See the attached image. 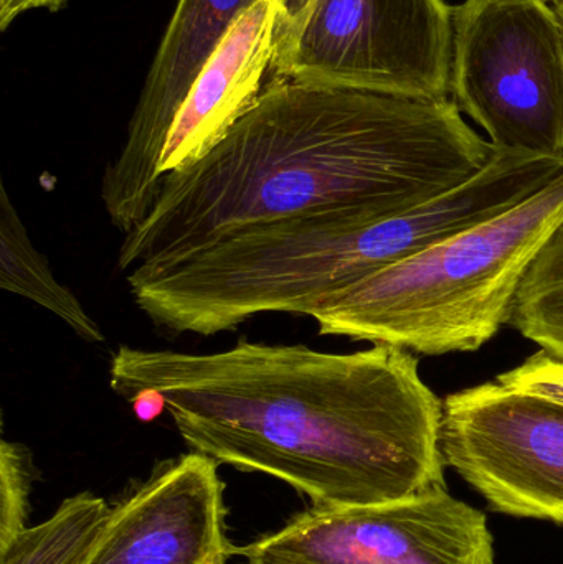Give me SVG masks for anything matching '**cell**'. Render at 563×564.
Masks as SVG:
<instances>
[{"instance_id":"6da1fadb","label":"cell","mask_w":563,"mask_h":564,"mask_svg":"<svg viewBox=\"0 0 563 564\" xmlns=\"http://www.w3.org/2000/svg\"><path fill=\"white\" fill-rule=\"evenodd\" d=\"M109 384L164 398L194 453L283 480L323 509L382 506L446 487L443 401L412 351L327 354L241 340L217 354L122 345Z\"/></svg>"},{"instance_id":"7a4b0ae2","label":"cell","mask_w":563,"mask_h":564,"mask_svg":"<svg viewBox=\"0 0 563 564\" xmlns=\"http://www.w3.org/2000/svg\"><path fill=\"white\" fill-rule=\"evenodd\" d=\"M492 152L452 99L271 83L207 158L165 175L124 235L118 268L128 274L294 215L382 220L465 184Z\"/></svg>"},{"instance_id":"3957f363","label":"cell","mask_w":563,"mask_h":564,"mask_svg":"<svg viewBox=\"0 0 563 564\" xmlns=\"http://www.w3.org/2000/svg\"><path fill=\"white\" fill-rule=\"evenodd\" d=\"M563 225V174L501 215L344 289L313 314L323 335L419 355L468 354L511 318L521 282Z\"/></svg>"},{"instance_id":"277c9868","label":"cell","mask_w":563,"mask_h":564,"mask_svg":"<svg viewBox=\"0 0 563 564\" xmlns=\"http://www.w3.org/2000/svg\"><path fill=\"white\" fill-rule=\"evenodd\" d=\"M549 3L453 7L450 99L495 148L563 155V23Z\"/></svg>"},{"instance_id":"5b68a950","label":"cell","mask_w":563,"mask_h":564,"mask_svg":"<svg viewBox=\"0 0 563 564\" xmlns=\"http://www.w3.org/2000/svg\"><path fill=\"white\" fill-rule=\"evenodd\" d=\"M453 40L445 0H316L274 56L268 85L290 79L442 101L450 99Z\"/></svg>"},{"instance_id":"8992f818","label":"cell","mask_w":563,"mask_h":564,"mask_svg":"<svg viewBox=\"0 0 563 564\" xmlns=\"http://www.w3.org/2000/svg\"><path fill=\"white\" fill-rule=\"evenodd\" d=\"M234 555L247 564H496L485 513L446 487L382 506L313 507Z\"/></svg>"},{"instance_id":"52a82bcc","label":"cell","mask_w":563,"mask_h":564,"mask_svg":"<svg viewBox=\"0 0 563 564\" xmlns=\"http://www.w3.org/2000/svg\"><path fill=\"white\" fill-rule=\"evenodd\" d=\"M442 453L492 510L563 525V404L498 381L443 400Z\"/></svg>"},{"instance_id":"ba28073f","label":"cell","mask_w":563,"mask_h":564,"mask_svg":"<svg viewBox=\"0 0 563 564\" xmlns=\"http://www.w3.org/2000/svg\"><path fill=\"white\" fill-rule=\"evenodd\" d=\"M258 0H178L145 75L126 141L101 178L111 224L128 235L161 191L159 161L192 83L230 26Z\"/></svg>"},{"instance_id":"9c48e42d","label":"cell","mask_w":563,"mask_h":564,"mask_svg":"<svg viewBox=\"0 0 563 564\" xmlns=\"http://www.w3.org/2000/svg\"><path fill=\"white\" fill-rule=\"evenodd\" d=\"M224 494L210 457L165 460L111 509L82 564H227Z\"/></svg>"},{"instance_id":"30bf717a","label":"cell","mask_w":563,"mask_h":564,"mask_svg":"<svg viewBox=\"0 0 563 564\" xmlns=\"http://www.w3.org/2000/svg\"><path fill=\"white\" fill-rule=\"evenodd\" d=\"M277 20V0H258L208 56L169 131L159 161L162 182L207 158L257 106L273 65Z\"/></svg>"},{"instance_id":"8fae6325","label":"cell","mask_w":563,"mask_h":564,"mask_svg":"<svg viewBox=\"0 0 563 564\" xmlns=\"http://www.w3.org/2000/svg\"><path fill=\"white\" fill-rule=\"evenodd\" d=\"M0 288L53 312L85 341L106 340L101 327L78 297L53 276L45 257L33 248L3 182L0 185Z\"/></svg>"},{"instance_id":"7c38bea8","label":"cell","mask_w":563,"mask_h":564,"mask_svg":"<svg viewBox=\"0 0 563 564\" xmlns=\"http://www.w3.org/2000/svg\"><path fill=\"white\" fill-rule=\"evenodd\" d=\"M109 512L101 497L78 494L65 500L46 522L25 527L0 550V564H82Z\"/></svg>"},{"instance_id":"4fadbf2b","label":"cell","mask_w":563,"mask_h":564,"mask_svg":"<svg viewBox=\"0 0 563 564\" xmlns=\"http://www.w3.org/2000/svg\"><path fill=\"white\" fill-rule=\"evenodd\" d=\"M509 324L563 361V225L522 280Z\"/></svg>"},{"instance_id":"5bb4252c","label":"cell","mask_w":563,"mask_h":564,"mask_svg":"<svg viewBox=\"0 0 563 564\" xmlns=\"http://www.w3.org/2000/svg\"><path fill=\"white\" fill-rule=\"evenodd\" d=\"M32 463L22 444L2 440L0 444V550L23 529L29 512Z\"/></svg>"},{"instance_id":"9a60e30c","label":"cell","mask_w":563,"mask_h":564,"mask_svg":"<svg viewBox=\"0 0 563 564\" xmlns=\"http://www.w3.org/2000/svg\"><path fill=\"white\" fill-rule=\"evenodd\" d=\"M496 381L519 393L534 394L563 404V361L548 351H535L518 367L498 375Z\"/></svg>"},{"instance_id":"2e32d148","label":"cell","mask_w":563,"mask_h":564,"mask_svg":"<svg viewBox=\"0 0 563 564\" xmlns=\"http://www.w3.org/2000/svg\"><path fill=\"white\" fill-rule=\"evenodd\" d=\"M277 2L278 20L277 33H274V56L280 55L293 42L316 0H277Z\"/></svg>"},{"instance_id":"e0dca14e","label":"cell","mask_w":563,"mask_h":564,"mask_svg":"<svg viewBox=\"0 0 563 564\" xmlns=\"http://www.w3.org/2000/svg\"><path fill=\"white\" fill-rule=\"evenodd\" d=\"M126 401L131 404L136 417L144 421V423H151L155 417L161 416L164 411H167L162 394L151 390L138 391V393L131 394Z\"/></svg>"},{"instance_id":"ac0fdd59","label":"cell","mask_w":563,"mask_h":564,"mask_svg":"<svg viewBox=\"0 0 563 564\" xmlns=\"http://www.w3.org/2000/svg\"><path fill=\"white\" fill-rule=\"evenodd\" d=\"M68 0H13L3 12H0V26L2 30L9 29L13 20L19 19L22 13L30 12L35 9L55 10L62 9L66 6Z\"/></svg>"},{"instance_id":"d6986e66","label":"cell","mask_w":563,"mask_h":564,"mask_svg":"<svg viewBox=\"0 0 563 564\" xmlns=\"http://www.w3.org/2000/svg\"><path fill=\"white\" fill-rule=\"evenodd\" d=\"M555 10H557L559 17H561V20L563 23V0H559L557 7H555Z\"/></svg>"},{"instance_id":"ffe728a7","label":"cell","mask_w":563,"mask_h":564,"mask_svg":"<svg viewBox=\"0 0 563 564\" xmlns=\"http://www.w3.org/2000/svg\"><path fill=\"white\" fill-rule=\"evenodd\" d=\"M12 2L13 0H0V12H3Z\"/></svg>"},{"instance_id":"44dd1931","label":"cell","mask_w":563,"mask_h":564,"mask_svg":"<svg viewBox=\"0 0 563 564\" xmlns=\"http://www.w3.org/2000/svg\"><path fill=\"white\" fill-rule=\"evenodd\" d=\"M548 2H555V3H557L559 0H548Z\"/></svg>"}]
</instances>
